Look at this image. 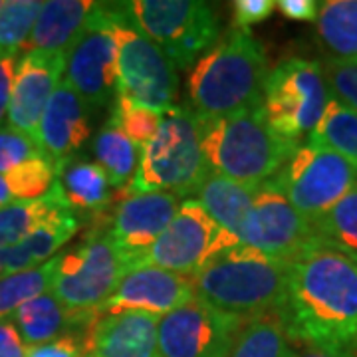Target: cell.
<instances>
[{
  "label": "cell",
  "instance_id": "ab89813d",
  "mask_svg": "<svg viewBox=\"0 0 357 357\" xmlns=\"http://www.w3.org/2000/svg\"><path fill=\"white\" fill-rule=\"evenodd\" d=\"M16 62H18V58H2L0 60V128H4V119L8 117Z\"/></svg>",
  "mask_w": 357,
  "mask_h": 357
},
{
  "label": "cell",
  "instance_id": "d6986e66",
  "mask_svg": "<svg viewBox=\"0 0 357 357\" xmlns=\"http://www.w3.org/2000/svg\"><path fill=\"white\" fill-rule=\"evenodd\" d=\"M159 318L147 314L102 316L93 326L91 357H157Z\"/></svg>",
  "mask_w": 357,
  "mask_h": 357
},
{
  "label": "cell",
  "instance_id": "44dd1931",
  "mask_svg": "<svg viewBox=\"0 0 357 357\" xmlns=\"http://www.w3.org/2000/svg\"><path fill=\"white\" fill-rule=\"evenodd\" d=\"M96 2L91 0H48L44 2L24 52H46L68 56L82 36Z\"/></svg>",
  "mask_w": 357,
  "mask_h": 357
},
{
  "label": "cell",
  "instance_id": "ffe728a7",
  "mask_svg": "<svg viewBox=\"0 0 357 357\" xmlns=\"http://www.w3.org/2000/svg\"><path fill=\"white\" fill-rule=\"evenodd\" d=\"M13 324L28 347L48 344L64 335L84 333L91 337L100 316H76L68 312L52 292L26 302L13 314Z\"/></svg>",
  "mask_w": 357,
  "mask_h": 357
},
{
  "label": "cell",
  "instance_id": "484cf974",
  "mask_svg": "<svg viewBox=\"0 0 357 357\" xmlns=\"http://www.w3.org/2000/svg\"><path fill=\"white\" fill-rule=\"evenodd\" d=\"M68 204L64 191L56 178L48 195L36 201H16L0 211V248H10L22 243L42 220L50 217L56 208Z\"/></svg>",
  "mask_w": 357,
  "mask_h": 357
},
{
  "label": "cell",
  "instance_id": "8d00e7d4",
  "mask_svg": "<svg viewBox=\"0 0 357 357\" xmlns=\"http://www.w3.org/2000/svg\"><path fill=\"white\" fill-rule=\"evenodd\" d=\"M89 342L91 337L88 335H64L48 344L28 347L26 357H86L89 354Z\"/></svg>",
  "mask_w": 357,
  "mask_h": 357
},
{
  "label": "cell",
  "instance_id": "52a82bcc",
  "mask_svg": "<svg viewBox=\"0 0 357 357\" xmlns=\"http://www.w3.org/2000/svg\"><path fill=\"white\" fill-rule=\"evenodd\" d=\"M126 274L123 262L107 232V220L98 217L84 241L70 252H60L50 292L76 316H100V307Z\"/></svg>",
  "mask_w": 357,
  "mask_h": 357
},
{
  "label": "cell",
  "instance_id": "9a60e30c",
  "mask_svg": "<svg viewBox=\"0 0 357 357\" xmlns=\"http://www.w3.org/2000/svg\"><path fill=\"white\" fill-rule=\"evenodd\" d=\"M173 192L123 195L107 220V232L126 272L139 266L157 238L165 232L181 206Z\"/></svg>",
  "mask_w": 357,
  "mask_h": 357
},
{
  "label": "cell",
  "instance_id": "4dcf8cb0",
  "mask_svg": "<svg viewBox=\"0 0 357 357\" xmlns=\"http://www.w3.org/2000/svg\"><path fill=\"white\" fill-rule=\"evenodd\" d=\"M307 139L324 143L357 169V112L333 100L332 96L318 128L314 129Z\"/></svg>",
  "mask_w": 357,
  "mask_h": 357
},
{
  "label": "cell",
  "instance_id": "e575fe53",
  "mask_svg": "<svg viewBox=\"0 0 357 357\" xmlns=\"http://www.w3.org/2000/svg\"><path fill=\"white\" fill-rule=\"evenodd\" d=\"M321 72L333 100L357 112V62H344L328 58Z\"/></svg>",
  "mask_w": 357,
  "mask_h": 357
},
{
  "label": "cell",
  "instance_id": "4316f807",
  "mask_svg": "<svg viewBox=\"0 0 357 357\" xmlns=\"http://www.w3.org/2000/svg\"><path fill=\"white\" fill-rule=\"evenodd\" d=\"M292 340L276 312L250 319L232 345L229 357H294Z\"/></svg>",
  "mask_w": 357,
  "mask_h": 357
},
{
  "label": "cell",
  "instance_id": "4fadbf2b",
  "mask_svg": "<svg viewBox=\"0 0 357 357\" xmlns=\"http://www.w3.org/2000/svg\"><path fill=\"white\" fill-rule=\"evenodd\" d=\"M66 79L91 109L114 103L117 46L105 2H96L82 36L66 56Z\"/></svg>",
  "mask_w": 357,
  "mask_h": 357
},
{
  "label": "cell",
  "instance_id": "f6af8a7d",
  "mask_svg": "<svg viewBox=\"0 0 357 357\" xmlns=\"http://www.w3.org/2000/svg\"><path fill=\"white\" fill-rule=\"evenodd\" d=\"M86 357H91V354H88V356H86Z\"/></svg>",
  "mask_w": 357,
  "mask_h": 357
},
{
  "label": "cell",
  "instance_id": "8fae6325",
  "mask_svg": "<svg viewBox=\"0 0 357 357\" xmlns=\"http://www.w3.org/2000/svg\"><path fill=\"white\" fill-rule=\"evenodd\" d=\"M236 244L241 241L220 229L197 199H185L139 266H157L183 276H195Z\"/></svg>",
  "mask_w": 357,
  "mask_h": 357
},
{
  "label": "cell",
  "instance_id": "9c48e42d",
  "mask_svg": "<svg viewBox=\"0 0 357 357\" xmlns=\"http://www.w3.org/2000/svg\"><path fill=\"white\" fill-rule=\"evenodd\" d=\"M304 217L314 222L357 185V169L324 143H300L270 178Z\"/></svg>",
  "mask_w": 357,
  "mask_h": 357
},
{
  "label": "cell",
  "instance_id": "1f68e13d",
  "mask_svg": "<svg viewBox=\"0 0 357 357\" xmlns=\"http://www.w3.org/2000/svg\"><path fill=\"white\" fill-rule=\"evenodd\" d=\"M44 2L42 0H6L0 10V60L18 58L32 34Z\"/></svg>",
  "mask_w": 357,
  "mask_h": 357
},
{
  "label": "cell",
  "instance_id": "7c38bea8",
  "mask_svg": "<svg viewBox=\"0 0 357 357\" xmlns=\"http://www.w3.org/2000/svg\"><path fill=\"white\" fill-rule=\"evenodd\" d=\"M246 324L195 296L159 318L157 357H229Z\"/></svg>",
  "mask_w": 357,
  "mask_h": 357
},
{
  "label": "cell",
  "instance_id": "2e32d148",
  "mask_svg": "<svg viewBox=\"0 0 357 357\" xmlns=\"http://www.w3.org/2000/svg\"><path fill=\"white\" fill-rule=\"evenodd\" d=\"M195 298L191 276L157 266L131 268L121 276L114 294L100 307L102 316L147 314L163 318Z\"/></svg>",
  "mask_w": 357,
  "mask_h": 357
},
{
  "label": "cell",
  "instance_id": "277c9868",
  "mask_svg": "<svg viewBox=\"0 0 357 357\" xmlns=\"http://www.w3.org/2000/svg\"><path fill=\"white\" fill-rule=\"evenodd\" d=\"M199 129L211 171L256 187L274 177L296 149L270 129L262 107L227 117H199Z\"/></svg>",
  "mask_w": 357,
  "mask_h": 357
},
{
  "label": "cell",
  "instance_id": "d590c367",
  "mask_svg": "<svg viewBox=\"0 0 357 357\" xmlns=\"http://www.w3.org/2000/svg\"><path fill=\"white\" fill-rule=\"evenodd\" d=\"M38 155H44L42 149L24 133L16 131L10 126L0 128V175L10 173L13 169Z\"/></svg>",
  "mask_w": 357,
  "mask_h": 357
},
{
  "label": "cell",
  "instance_id": "7402d4cb",
  "mask_svg": "<svg viewBox=\"0 0 357 357\" xmlns=\"http://www.w3.org/2000/svg\"><path fill=\"white\" fill-rule=\"evenodd\" d=\"M260 187L211 173L197 191V201L220 229L241 241L244 220L255 204Z\"/></svg>",
  "mask_w": 357,
  "mask_h": 357
},
{
  "label": "cell",
  "instance_id": "60d3db41",
  "mask_svg": "<svg viewBox=\"0 0 357 357\" xmlns=\"http://www.w3.org/2000/svg\"><path fill=\"white\" fill-rule=\"evenodd\" d=\"M276 8L290 20L312 22L318 18L319 2H314V0H280V2H276Z\"/></svg>",
  "mask_w": 357,
  "mask_h": 357
},
{
  "label": "cell",
  "instance_id": "f35d334b",
  "mask_svg": "<svg viewBox=\"0 0 357 357\" xmlns=\"http://www.w3.org/2000/svg\"><path fill=\"white\" fill-rule=\"evenodd\" d=\"M28 345L13 324V319H0V357H26Z\"/></svg>",
  "mask_w": 357,
  "mask_h": 357
},
{
  "label": "cell",
  "instance_id": "30bf717a",
  "mask_svg": "<svg viewBox=\"0 0 357 357\" xmlns=\"http://www.w3.org/2000/svg\"><path fill=\"white\" fill-rule=\"evenodd\" d=\"M126 8L175 68H189L218 36V18L208 2L129 0Z\"/></svg>",
  "mask_w": 357,
  "mask_h": 357
},
{
  "label": "cell",
  "instance_id": "ac0fdd59",
  "mask_svg": "<svg viewBox=\"0 0 357 357\" xmlns=\"http://www.w3.org/2000/svg\"><path fill=\"white\" fill-rule=\"evenodd\" d=\"M88 137V105L64 77L40 119V149L58 171L70 159H76Z\"/></svg>",
  "mask_w": 357,
  "mask_h": 357
},
{
  "label": "cell",
  "instance_id": "f546056e",
  "mask_svg": "<svg viewBox=\"0 0 357 357\" xmlns=\"http://www.w3.org/2000/svg\"><path fill=\"white\" fill-rule=\"evenodd\" d=\"M79 225L82 220L70 208V204H62L46 220H42L20 244L30 262L40 266L54 258V255H58V250L79 230Z\"/></svg>",
  "mask_w": 357,
  "mask_h": 357
},
{
  "label": "cell",
  "instance_id": "ba28073f",
  "mask_svg": "<svg viewBox=\"0 0 357 357\" xmlns=\"http://www.w3.org/2000/svg\"><path fill=\"white\" fill-rule=\"evenodd\" d=\"M330 102V89L321 64L290 58L266 77L262 112L270 129L282 141L298 147L318 128Z\"/></svg>",
  "mask_w": 357,
  "mask_h": 357
},
{
  "label": "cell",
  "instance_id": "5bb4252c",
  "mask_svg": "<svg viewBox=\"0 0 357 357\" xmlns=\"http://www.w3.org/2000/svg\"><path fill=\"white\" fill-rule=\"evenodd\" d=\"M316 243L314 227L284 192L266 181L241 230V244L270 258L290 260Z\"/></svg>",
  "mask_w": 357,
  "mask_h": 357
},
{
  "label": "cell",
  "instance_id": "7a4b0ae2",
  "mask_svg": "<svg viewBox=\"0 0 357 357\" xmlns=\"http://www.w3.org/2000/svg\"><path fill=\"white\" fill-rule=\"evenodd\" d=\"M268 74L262 44L250 30L232 28L192 68L191 109L203 119L258 109L264 102Z\"/></svg>",
  "mask_w": 357,
  "mask_h": 357
},
{
  "label": "cell",
  "instance_id": "3957f363",
  "mask_svg": "<svg viewBox=\"0 0 357 357\" xmlns=\"http://www.w3.org/2000/svg\"><path fill=\"white\" fill-rule=\"evenodd\" d=\"M288 266L290 260L270 258L236 244L191 276L192 288L208 306L250 321L280 307Z\"/></svg>",
  "mask_w": 357,
  "mask_h": 357
},
{
  "label": "cell",
  "instance_id": "f1b7e54d",
  "mask_svg": "<svg viewBox=\"0 0 357 357\" xmlns=\"http://www.w3.org/2000/svg\"><path fill=\"white\" fill-rule=\"evenodd\" d=\"M312 227L318 243L357 260V185Z\"/></svg>",
  "mask_w": 357,
  "mask_h": 357
},
{
  "label": "cell",
  "instance_id": "74e56055",
  "mask_svg": "<svg viewBox=\"0 0 357 357\" xmlns=\"http://www.w3.org/2000/svg\"><path fill=\"white\" fill-rule=\"evenodd\" d=\"M274 10V0H236L232 4V22L238 30H248L250 26L266 20Z\"/></svg>",
  "mask_w": 357,
  "mask_h": 357
},
{
  "label": "cell",
  "instance_id": "7bdbcfd3",
  "mask_svg": "<svg viewBox=\"0 0 357 357\" xmlns=\"http://www.w3.org/2000/svg\"><path fill=\"white\" fill-rule=\"evenodd\" d=\"M13 203H16V201H14L10 189H8V183H6L4 175H0V211L6 208V206H10Z\"/></svg>",
  "mask_w": 357,
  "mask_h": 357
},
{
  "label": "cell",
  "instance_id": "836d02e7",
  "mask_svg": "<svg viewBox=\"0 0 357 357\" xmlns=\"http://www.w3.org/2000/svg\"><path fill=\"white\" fill-rule=\"evenodd\" d=\"M14 201H36L48 195L56 183V167L46 155H38L4 175Z\"/></svg>",
  "mask_w": 357,
  "mask_h": 357
},
{
  "label": "cell",
  "instance_id": "ee69618b",
  "mask_svg": "<svg viewBox=\"0 0 357 357\" xmlns=\"http://www.w3.org/2000/svg\"><path fill=\"white\" fill-rule=\"evenodd\" d=\"M2 6H4V2H2V0H0V10H2Z\"/></svg>",
  "mask_w": 357,
  "mask_h": 357
},
{
  "label": "cell",
  "instance_id": "83f0119b",
  "mask_svg": "<svg viewBox=\"0 0 357 357\" xmlns=\"http://www.w3.org/2000/svg\"><path fill=\"white\" fill-rule=\"evenodd\" d=\"M60 255L40 266L28 268L16 274L0 276V319H10L13 314L26 302L50 292Z\"/></svg>",
  "mask_w": 357,
  "mask_h": 357
},
{
  "label": "cell",
  "instance_id": "d4e9b609",
  "mask_svg": "<svg viewBox=\"0 0 357 357\" xmlns=\"http://www.w3.org/2000/svg\"><path fill=\"white\" fill-rule=\"evenodd\" d=\"M93 155L114 189H128L139 167L141 147L129 139L121 129L105 126L93 139Z\"/></svg>",
  "mask_w": 357,
  "mask_h": 357
},
{
  "label": "cell",
  "instance_id": "8992f818",
  "mask_svg": "<svg viewBox=\"0 0 357 357\" xmlns=\"http://www.w3.org/2000/svg\"><path fill=\"white\" fill-rule=\"evenodd\" d=\"M117 46V89L137 103L165 114L175 105L177 68L129 16L126 2H105Z\"/></svg>",
  "mask_w": 357,
  "mask_h": 357
},
{
  "label": "cell",
  "instance_id": "b9f144b4",
  "mask_svg": "<svg viewBox=\"0 0 357 357\" xmlns=\"http://www.w3.org/2000/svg\"><path fill=\"white\" fill-rule=\"evenodd\" d=\"M294 357H356L349 351H332V349H319V347H306L302 351H296Z\"/></svg>",
  "mask_w": 357,
  "mask_h": 357
},
{
  "label": "cell",
  "instance_id": "5b68a950",
  "mask_svg": "<svg viewBox=\"0 0 357 357\" xmlns=\"http://www.w3.org/2000/svg\"><path fill=\"white\" fill-rule=\"evenodd\" d=\"M213 171L201 149L199 117L191 107L173 105L161 126L141 147L139 167L123 195L173 192L177 197L197 195Z\"/></svg>",
  "mask_w": 357,
  "mask_h": 357
},
{
  "label": "cell",
  "instance_id": "6da1fadb",
  "mask_svg": "<svg viewBox=\"0 0 357 357\" xmlns=\"http://www.w3.org/2000/svg\"><path fill=\"white\" fill-rule=\"evenodd\" d=\"M276 314L292 342L356 354L357 260L316 241L290 258Z\"/></svg>",
  "mask_w": 357,
  "mask_h": 357
},
{
  "label": "cell",
  "instance_id": "603a6c76",
  "mask_svg": "<svg viewBox=\"0 0 357 357\" xmlns=\"http://www.w3.org/2000/svg\"><path fill=\"white\" fill-rule=\"evenodd\" d=\"M56 178L64 191L70 208L79 215L103 217L114 201L112 185L98 163L84 159H70L56 171Z\"/></svg>",
  "mask_w": 357,
  "mask_h": 357
},
{
  "label": "cell",
  "instance_id": "e0dca14e",
  "mask_svg": "<svg viewBox=\"0 0 357 357\" xmlns=\"http://www.w3.org/2000/svg\"><path fill=\"white\" fill-rule=\"evenodd\" d=\"M66 56L46 52H22L14 72L13 96L8 105V126L40 147V119L52 93L62 82Z\"/></svg>",
  "mask_w": 357,
  "mask_h": 357
},
{
  "label": "cell",
  "instance_id": "cb8c5ba5",
  "mask_svg": "<svg viewBox=\"0 0 357 357\" xmlns=\"http://www.w3.org/2000/svg\"><path fill=\"white\" fill-rule=\"evenodd\" d=\"M316 30L328 58L357 62V0L319 2Z\"/></svg>",
  "mask_w": 357,
  "mask_h": 357
},
{
  "label": "cell",
  "instance_id": "d6a6232c",
  "mask_svg": "<svg viewBox=\"0 0 357 357\" xmlns=\"http://www.w3.org/2000/svg\"><path fill=\"white\" fill-rule=\"evenodd\" d=\"M161 119H163L161 112L151 109L143 103H137L121 91H115L112 115H109L107 123L121 129L135 145L143 147L157 133Z\"/></svg>",
  "mask_w": 357,
  "mask_h": 357
}]
</instances>
